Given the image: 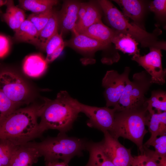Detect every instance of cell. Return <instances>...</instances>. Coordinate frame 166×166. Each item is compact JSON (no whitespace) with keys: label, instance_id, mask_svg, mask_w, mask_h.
<instances>
[{"label":"cell","instance_id":"6da1fadb","mask_svg":"<svg viewBox=\"0 0 166 166\" xmlns=\"http://www.w3.org/2000/svg\"><path fill=\"white\" fill-rule=\"evenodd\" d=\"M79 102L66 91H61L54 100L45 98L44 103L39 106L38 110L41 133L49 129L65 133L70 130L80 113Z\"/></svg>","mask_w":166,"mask_h":166},{"label":"cell","instance_id":"7a4b0ae2","mask_svg":"<svg viewBox=\"0 0 166 166\" xmlns=\"http://www.w3.org/2000/svg\"><path fill=\"white\" fill-rule=\"evenodd\" d=\"M38 107L15 109L0 122V139L9 140L18 145L30 142L40 136Z\"/></svg>","mask_w":166,"mask_h":166},{"label":"cell","instance_id":"3957f363","mask_svg":"<svg viewBox=\"0 0 166 166\" xmlns=\"http://www.w3.org/2000/svg\"><path fill=\"white\" fill-rule=\"evenodd\" d=\"M149 116L146 102L144 105L138 108L116 111L113 126L109 132L116 138L121 137L131 141L142 153L143 139L148 132L146 126Z\"/></svg>","mask_w":166,"mask_h":166},{"label":"cell","instance_id":"277c9868","mask_svg":"<svg viewBox=\"0 0 166 166\" xmlns=\"http://www.w3.org/2000/svg\"><path fill=\"white\" fill-rule=\"evenodd\" d=\"M97 2L104 14L106 21L112 29L131 35L143 47L166 49L164 42L157 40V33H149L134 23H130L123 14L110 1Z\"/></svg>","mask_w":166,"mask_h":166},{"label":"cell","instance_id":"5b68a950","mask_svg":"<svg viewBox=\"0 0 166 166\" xmlns=\"http://www.w3.org/2000/svg\"><path fill=\"white\" fill-rule=\"evenodd\" d=\"M29 143L44 157L45 163L60 159L68 164L74 156L83 155L87 142L83 139L59 133L56 137L47 138L40 142Z\"/></svg>","mask_w":166,"mask_h":166},{"label":"cell","instance_id":"8992f818","mask_svg":"<svg viewBox=\"0 0 166 166\" xmlns=\"http://www.w3.org/2000/svg\"><path fill=\"white\" fill-rule=\"evenodd\" d=\"M152 84L150 75L145 70L135 73L127 82L117 105L116 111L142 106L147 100L145 95Z\"/></svg>","mask_w":166,"mask_h":166},{"label":"cell","instance_id":"52a82bcc","mask_svg":"<svg viewBox=\"0 0 166 166\" xmlns=\"http://www.w3.org/2000/svg\"><path fill=\"white\" fill-rule=\"evenodd\" d=\"M130 71V68L127 67L121 74L115 70L107 71L102 82V86L105 89L104 95L106 107L114 108L117 105L128 82L130 80L129 74Z\"/></svg>","mask_w":166,"mask_h":166},{"label":"cell","instance_id":"ba28073f","mask_svg":"<svg viewBox=\"0 0 166 166\" xmlns=\"http://www.w3.org/2000/svg\"><path fill=\"white\" fill-rule=\"evenodd\" d=\"M78 106L80 112L84 113L88 118L87 124L89 127L103 132L111 131L114 121L116 110L114 108L91 106L79 102Z\"/></svg>","mask_w":166,"mask_h":166},{"label":"cell","instance_id":"9c48e42d","mask_svg":"<svg viewBox=\"0 0 166 166\" xmlns=\"http://www.w3.org/2000/svg\"><path fill=\"white\" fill-rule=\"evenodd\" d=\"M149 49L147 54L133 55L132 59L143 67L150 75L152 84L163 85L165 83L166 71L162 67V49L155 47L150 48Z\"/></svg>","mask_w":166,"mask_h":166},{"label":"cell","instance_id":"30bf717a","mask_svg":"<svg viewBox=\"0 0 166 166\" xmlns=\"http://www.w3.org/2000/svg\"><path fill=\"white\" fill-rule=\"evenodd\" d=\"M0 91L18 105L26 98L29 94L28 87L22 78L8 70L0 72Z\"/></svg>","mask_w":166,"mask_h":166},{"label":"cell","instance_id":"8fae6325","mask_svg":"<svg viewBox=\"0 0 166 166\" xmlns=\"http://www.w3.org/2000/svg\"><path fill=\"white\" fill-rule=\"evenodd\" d=\"M103 133L104 139L99 143L108 159L115 166H131L133 157L131 149L125 147L108 132Z\"/></svg>","mask_w":166,"mask_h":166},{"label":"cell","instance_id":"7c38bea8","mask_svg":"<svg viewBox=\"0 0 166 166\" xmlns=\"http://www.w3.org/2000/svg\"><path fill=\"white\" fill-rule=\"evenodd\" d=\"M81 2L77 1H64L61 10L57 12L58 30L62 35L74 30L78 18Z\"/></svg>","mask_w":166,"mask_h":166},{"label":"cell","instance_id":"4fadbf2b","mask_svg":"<svg viewBox=\"0 0 166 166\" xmlns=\"http://www.w3.org/2000/svg\"><path fill=\"white\" fill-rule=\"evenodd\" d=\"M41 156L28 143L20 145L12 157L10 166H32Z\"/></svg>","mask_w":166,"mask_h":166},{"label":"cell","instance_id":"5bb4252c","mask_svg":"<svg viewBox=\"0 0 166 166\" xmlns=\"http://www.w3.org/2000/svg\"><path fill=\"white\" fill-rule=\"evenodd\" d=\"M73 37L68 44L71 46L85 52H91L103 49L109 45L104 43L86 35L73 32Z\"/></svg>","mask_w":166,"mask_h":166},{"label":"cell","instance_id":"9a60e30c","mask_svg":"<svg viewBox=\"0 0 166 166\" xmlns=\"http://www.w3.org/2000/svg\"><path fill=\"white\" fill-rule=\"evenodd\" d=\"M116 32L115 30L105 25L101 20L79 33L109 45L112 43Z\"/></svg>","mask_w":166,"mask_h":166},{"label":"cell","instance_id":"2e32d148","mask_svg":"<svg viewBox=\"0 0 166 166\" xmlns=\"http://www.w3.org/2000/svg\"><path fill=\"white\" fill-rule=\"evenodd\" d=\"M147 126L151 136L143 145L148 148L149 144L158 136L166 135V112L149 114Z\"/></svg>","mask_w":166,"mask_h":166},{"label":"cell","instance_id":"e0dca14e","mask_svg":"<svg viewBox=\"0 0 166 166\" xmlns=\"http://www.w3.org/2000/svg\"><path fill=\"white\" fill-rule=\"evenodd\" d=\"M5 5L6 12L0 16L3 21L15 32L26 19L25 13L22 9L15 5L13 0H7Z\"/></svg>","mask_w":166,"mask_h":166},{"label":"cell","instance_id":"ac0fdd59","mask_svg":"<svg viewBox=\"0 0 166 166\" xmlns=\"http://www.w3.org/2000/svg\"><path fill=\"white\" fill-rule=\"evenodd\" d=\"M121 7L125 17L130 18L138 25L142 20L144 11L143 2L137 0H113Z\"/></svg>","mask_w":166,"mask_h":166},{"label":"cell","instance_id":"d6986e66","mask_svg":"<svg viewBox=\"0 0 166 166\" xmlns=\"http://www.w3.org/2000/svg\"><path fill=\"white\" fill-rule=\"evenodd\" d=\"M47 63L41 55L34 54L26 56L23 65L24 73L32 77H37L43 74L47 67Z\"/></svg>","mask_w":166,"mask_h":166},{"label":"cell","instance_id":"ffe728a7","mask_svg":"<svg viewBox=\"0 0 166 166\" xmlns=\"http://www.w3.org/2000/svg\"><path fill=\"white\" fill-rule=\"evenodd\" d=\"M101 8L99 4L91 1L87 3V11L83 20L76 25L73 32L80 33L94 23L101 20Z\"/></svg>","mask_w":166,"mask_h":166},{"label":"cell","instance_id":"44dd1931","mask_svg":"<svg viewBox=\"0 0 166 166\" xmlns=\"http://www.w3.org/2000/svg\"><path fill=\"white\" fill-rule=\"evenodd\" d=\"M112 43L114 44L116 49L124 53L133 56L140 54L138 43L128 34L116 31Z\"/></svg>","mask_w":166,"mask_h":166},{"label":"cell","instance_id":"7402d4cb","mask_svg":"<svg viewBox=\"0 0 166 166\" xmlns=\"http://www.w3.org/2000/svg\"><path fill=\"white\" fill-rule=\"evenodd\" d=\"M86 150L89 158L85 166H115L105 154L99 142H87Z\"/></svg>","mask_w":166,"mask_h":166},{"label":"cell","instance_id":"603a6c76","mask_svg":"<svg viewBox=\"0 0 166 166\" xmlns=\"http://www.w3.org/2000/svg\"><path fill=\"white\" fill-rule=\"evenodd\" d=\"M14 32V38L16 41L36 46L38 32L34 25L29 20L26 19Z\"/></svg>","mask_w":166,"mask_h":166},{"label":"cell","instance_id":"cb8c5ba5","mask_svg":"<svg viewBox=\"0 0 166 166\" xmlns=\"http://www.w3.org/2000/svg\"><path fill=\"white\" fill-rule=\"evenodd\" d=\"M58 32V24L57 13L53 10L47 24L39 33L36 46L45 50L47 42Z\"/></svg>","mask_w":166,"mask_h":166},{"label":"cell","instance_id":"d4e9b609","mask_svg":"<svg viewBox=\"0 0 166 166\" xmlns=\"http://www.w3.org/2000/svg\"><path fill=\"white\" fill-rule=\"evenodd\" d=\"M147 109L150 114L166 112V93L161 90L152 91L146 100Z\"/></svg>","mask_w":166,"mask_h":166},{"label":"cell","instance_id":"484cf974","mask_svg":"<svg viewBox=\"0 0 166 166\" xmlns=\"http://www.w3.org/2000/svg\"><path fill=\"white\" fill-rule=\"evenodd\" d=\"M20 8L30 11L32 13L45 11L53 8L57 5L58 1L56 0H20L18 1Z\"/></svg>","mask_w":166,"mask_h":166},{"label":"cell","instance_id":"4316f807","mask_svg":"<svg viewBox=\"0 0 166 166\" xmlns=\"http://www.w3.org/2000/svg\"><path fill=\"white\" fill-rule=\"evenodd\" d=\"M20 145L7 139H0V166H10L12 157Z\"/></svg>","mask_w":166,"mask_h":166},{"label":"cell","instance_id":"83f0119b","mask_svg":"<svg viewBox=\"0 0 166 166\" xmlns=\"http://www.w3.org/2000/svg\"><path fill=\"white\" fill-rule=\"evenodd\" d=\"M53 11V10L52 8L42 12L32 13L28 16L27 19L34 25L39 34L47 24Z\"/></svg>","mask_w":166,"mask_h":166},{"label":"cell","instance_id":"f1b7e54d","mask_svg":"<svg viewBox=\"0 0 166 166\" xmlns=\"http://www.w3.org/2000/svg\"><path fill=\"white\" fill-rule=\"evenodd\" d=\"M131 166H158L155 159L150 153L148 148L144 145L143 151L133 157Z\"/></svg>","mask_w":166,"mask_h":166},{"label":"cell","instance_id":"f546056e","mask_svg":"<svg viewBox=\"0 0 166 166\" xmlns=\"http://www.w3.org/2000/svg\"><path fill=\"white\" fill-rule=\"evenodd\" d=\"M18 105L12 101L0 91V122L17 109Z\"/></svg>","mask_w":166,"mask_h":166},{"label":"cell","instance_id":"4dcf8cb0","mask_svg":"<svg viewBox=\"0 0 166 166\" xmlns=\"http://www.w3.org/2000/svg\"><path fill=\"white\" fill-rule=\"evenodd\" d=\"M62 35L61 33L58 32L48 41L45 49L46 53V57L52 54L60 46L65 44L62 38Z\"/></svg>","mask_w":166,"mask_h":166},{"label":"cell","instance_id":"1f68e13d","mask_svg":"<svg viewBox=\"0 0 166 166\" xmlns=\"http://www.w3.org/2000/svg\"><path fill=\"white\" fill-rule=\"evenodd\" d=\"M149 9L157 16L164 17L166 14V0H153L151 2Z\"/></svg>","mask_w":166,"mask_h":166},{"label":"cell","instance_id":"d6a6232c","mask_svg":"<svg viewBox=\"0 0 166 166\" xmlns=\"http://www.w3.org/2000/svg\"><path fill=\"white\" fill-rule=\"evenodd\" d=\"M153 146L155 153L160 156H166V135L160 136L154 139L149 145Z\"/></svg>","mask_w":166,"mask_h":166},{"label":"cell","instance_id":"836d02e7","mask_svg":"<svg viewBox=\"0 0 166 166\" xmlns=\"http://www.w3.org/2000/svg\"><path fill=\"white\" fill-rule=\"evenodd\" d=\"M10 46L9 38L6 36L0 34V58L7 55L10 50Z\"/></svg>","mask_w":166,"mask_h":166},{"label":"cell","instance_id":"e575fe53","mask_svg":"<svg viewBox=\"0 0 166 166\" xmlns=\"http://www.w3.org/2000/svg\"><path fill=\"white\" fill-rule=\"evenodd\" d=\"M87 3L81 2L78 10V18L76 24L80 22L83 20L87 11Z\"/></svg>","mask_w":166,"mask_h":166},{"label":"cell","instance_id":"d590c367","mask_svg":"<svg viewBox=\"0 0 166 166\" xmlns=\"http://www.w3.org/2000/svg\"><path fill=\"white\" fill-rule=\"evenodd\" d=\"M46 166H69L68 164L64 161L55 160L45 163Z\"/></svg>","mask_w":166,"mask_h":166},{"label":"cell","instance_id":"8d00e7d4","mask_svg":"<svg viewBox=\"0 0 166 166\" xmlns=\"http://www.w3.org/2000/svg\"><path fill=\"white\" fill-rule=\"evenodd\" d=\"M7 2V0H0V8L2 6L5 5ZM2 12L0 9V16L2 14Z\"/></svg>","mask_w":166,"mask_h":166}]
</instances>
